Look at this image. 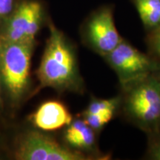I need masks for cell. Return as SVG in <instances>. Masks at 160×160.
Segmentation results:
<instances>
[{
    "mask_svg": "<svg viewBox=\"0 0 160 160\" xmlns=\"http://www.w3.org/2000/svg\"><path fill=\"white\" fill-rule=\"evenodd\" d=\"M73 119L67 107L57 100H49L42 103L30 117L34 128L44 132L65 128Z\"/></svg>",
    "mask_w": 160,
    "mask_h": 160,
    "instance_id": "obj_9",
    "label": "cell"
},
{
    "mask_svg": "<svg viewBox=\"0 0 160 160\" xmlns=\"http://www.w3.org/2000/svg\"><path fill=\"white\" fill-rule=\"evenodd\" d=\"M49 37L37 71L39 89L51 88L59 92L82 93L85 85L75 49L62 31L49 24Z\"/></svg>",
    "mask_w": 160,
    "mask_h": 160,
    "instance_id": "obj_1",
    "label": "cell"
},
{
    "mask_svg": "<svg viewBox=\"0 0 160 160\" xmlns=\"http://www.w3.org/2000/svg\"><path fill=\"white\" fill-rule=\"evenodd\" d=\"M146 42L150 55L160 61V26L149 31Z\"/></svg>",
    "mask_w": 160,
    "mask_h": 160,
    "instance_id": "obj_13",
    "label": "cell"
},
{
    "mask_svg": "<svg viewBox=\"0 0 160 160\" xmlns=\"http://www.w3.org/2000/svg\"><path fill=\"white\" fill-rule=\"evenodd\" d=\"M114 110H107L93 114L82 115L84 121L94 131H99L113 119L115 112Z\"/></svg>",
    "mask_w": 160,
    "mask_h": 160,
    "instance_id": "obj_12",
    "label": "cell"
},
{
    "mask_svg": "<svg viewBox=\"0 0 160 160\" xmlns=\"http://www.w3.org/2000/svg\"><path fill=\"white\" fill-rule=\"evenodd\" d=\"M147 157L152 160H160V131L148 133Z\"/></svg>",
    "mask_w": 160,
    "mask_h": 160,
    "instance_id": "obj_14",
    "label": "cell"
},
{
    "mask_svg": "<svg viewBox=\"0 0 160 160\" xmlns=\"http://www.w3.org/2000/svg\"><path fill=\"white\" fill-rule=\"evenodd\" d=\"M96 133L97 132L88 125L82 118L73 119L65 127L63 133L64 144L72 150L89 156L93 159H108V156L100 153Z\"/></svg>",
    "mask_w": 160,
    "mask_h": 160,
    "instance_id": "obj_8",
    "label": "cell"
},
{
    "mask_svg": "<svg viewBox=\"0 0 160 160\" xmlns=\"http://www.w3.org/2000/svg\"><path fill=\"white\" fill-rule=\"evenodd\" d=\"M13 157L17 160L93 159L37 128L27 130L18 136L13 147Z\"/></svg>",
    "mask_w": 160,
    "mask_h": 160,
    "instance_id": "obj_4",
    "label": "cell"
},
{
    "mask_svg": "<svg viewBox=\"0 0 160 160\" xmlns=\"http://www.w3.org/2000/svg\"><path fill=\"white\" fill-rule=\"evenodd\" d=\"M81 34L84 44L102 57L113 51L123 39L116 27L113 8L108 5L92 12L82 26Z\"/></svg>",
    "mask_w": 160,
    "mask_h": 160,
    "instance_id": "obj_7",
    "label": "cell"
},
{
    "mask_svg": "<svg viewBox=\"0 0 160 160\" xmlns=\"http://www.w3.org/2000/svg\"><path fill=\"white\" fill-rule=\"evenodd\" d=\"M143 25L148 31L160 26V0H132Z\"/></svg>",
    "mask_w": 160,
    "mask_h": 160,
    "instance_id": "obj_10",
    "label": "cell"
},
{
    "mask_svg": "<svg viewBox=\"0 0 160 160\" xmlns=\"http://www.w3.org/2000/svg\"><path fill=\"white\" fill-rule=\"evenodd\" d=\"M119 108L146 134L160 131V80L156 73L121 85Z\"/></svg>",
    "mask_w": 160,
    "mask_h": 160,
    "instance_id": "obj_2",
    "label": "cell"
},
{
    "mask_svg": "<svg viewBox=\"0 0 160 160\" xmlns=\"http://www.w3.org/2000/svg\"><path fill=\"white\" fill-rule=\"evenodd\" d=\"M2 89L1 80H0V105L2 104Z\"/></svg>",
    "mask_w": 160,
    "mask_h": 160,
    "instance_id": "obj_16",
    "label": "cell"
},
{
    "mask_svg": "<svg viewBox=\"0 0 160 160\" xmlns=\"http://www.w3.org/2000/svg\"><path fill=\"white\" fill-rule=\"evenodd\" d=\"M1 139H2V134H1V132H0V142H1Z\"/></svg>",
    "mask_w": 160,
    "mask_h": 160,
    "instance_id": "obj_18",
    "label": "cell"
},
{
    "mask_svg": "<svg viewBox=\"0 0 160 160\" xmlns=\"http://www.w3.org/2000/svg\"><path fill=\"white\" fill-rule=\"evenodd\" d=\"M44 16V8L40 2L20 0L14 11L0 25V42H36Z\"/></svg>",
    "mask_w": 160,
    "mask_h": 160,
    "instance_id": "obj_6",
    "label": "cell"
},
{
    "mask_svg": "<svg viewBox=\"0 0 160 160\" xmlns=\"http://www.w3.org/2000/svg\"><path fill=\"white\" fill-rule=\"evenodd\" d=\"M156 74H157L158 78H159V79L160 80V71L159 72H157V73H156Z\"/></svg>",
    "mask_w": 160,
    "mask_h": 160,
    "instance_id": "obj_17",
    "label": "cell"
},
{
    "mask_svg": "<svg viewBox=\"0 0 160 160\" xmlns=\"http://www.w3.org/2000/svg\"><path fill=\"white\" fill-rule=\"evenodd\" d=\"M35 43L0 42V80L2 94L11 105H19L29 92L31 57Z\"/></svg>",
    "mask_w": 160,
    "mask_h": 160,
    "instance_id": "obj_3",
    "label": "cell"
},
{
    "mask_svg": "<svg viewBox=\"0 0 160 160\" xmlns=\"http://www.w3.org/2000/svg\"><path fill=\"white\" fill-rule=\"evenodd\" d=\"M20 0H0V25L12 14Z\"/></svg>",
    "mask_w": 160,
    "mask_h": 160,
    "instance_id": "obj_15",
    "label": "cell"
},
{
    "mask_svg": "<svg viewBox=\"0 0 160 160\" xmlns=\"http://www.w3.org/2000/svg\"><path fill=\"white\" fill-rule=\"evenodd\" d=\"M120 98L116 97L111 99H92L88 107L84 110L82 115L93 114L107 110L117 111L119 108Z\"/></svg>",
    "mask_w": 160,
    "mask_h": 160,
    "instance_id": "obj_11",
    "label": "cell"
},
{
    "mask_svg": "<svg viewBox=\"0 0 160 160\" xmlns=\"http://www.w3.org/2000/svg\"><path fill=\"white\" fill-rule=\"evenodd\" d=\"M103 58L116 73L121 85L160 71V61L124 39Z\"/></svg>",
    "mask_w": 160,
    "mask_h": 160,
    "instance_id": "obj_5",
    "label": "cell"
}]
</instances>
